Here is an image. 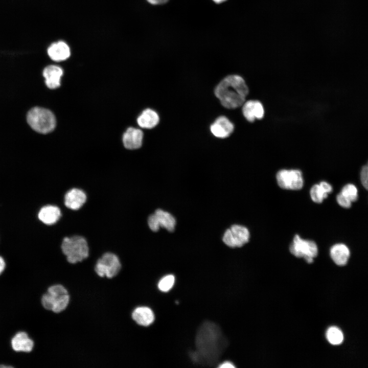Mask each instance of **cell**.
Masks as SVG:
<instances>
[{
    "instance_id": "obj_1",
    "label": "cell",
    "mask_w": 368,
    "mask_h": 368,
    "mask_svg": "<svg viewBox=\"0 0 368 368\" xmlns=\"http://www.w3.org/2000/svg\"><path fill=\"white\" fill-rule=\"evenodd\" d=\"M221 343V334L217 326L212 323H204L196 336L197 351L192 354L194 360L204 363H213L220 353Z\"/></svg>"
},
{
    "instance_id": "obj_2",
    "label": "cell",
    "mask_w": 368,
    "mask_h": 368,
    "mask_svg": "<svg viewBox=\"0 0 368 368\" xmlns=\"http://www.w3.org/2000/svg\"><path fill=\"white\" fill-rule=\"evenodd\" d=\"M214 93L222 106L227 109H235L242 106L245 102L248 88L241 76L231 75L218 83Z\"/></svg>"
},
{
    "instance_id": "obj_3",
    "label": "cell",
    "mask_w": 368,
    "mask_h": 368,
    "mask_svg": "<svg viewBox=\"0 0 368 368\" xmlns=\"http://www.w3.org/2000/svg\"><path fill=\"white\" fill-rule=\"evenodd\" d=\"M61 249L67 262L76 264L86 259L89 255V247L86 239L80 235L64 237Z\"/></svg>"
},
{
    "instance_id": "obj_4",
    "label": "cell",
    "mask_w": 368,
    "mask_h": 368,
    "mask_svg": "<svg viewBox=\"0 0 368 368\" xmlns=\"http://www.w3.org/2000/svg\"><path fill=\"white\" fill-rule=\"evenodd\" d=\"M42 307L55 313L64 311L70 302L67 289L62 284H56L49 286L41 297Z\"/></svg>"
},
{
    "instance_id": "obj_5",
    "label": "cell",
    "mask_w": 368,
    "mask_h": 368,
    "mask_svg": "<svg viewBox=\"0 0 368 368\" xmlns=\"http://www.w3.org/2000/svg\"><path fill=\"white\" fill-rule=\"evenodd\" d=\"M27 122L31 127L36 132L48 133L53 131L56 126V119L49 110L36 107L31 109L27 114Z\"/></svg>"
},
{
    "instance_id": "obj_6",
    "label": "cell",
    "mask_w": 368,
    "mask_h": 368,
    "mask_svg": "<svg viewBox=\"0 0 368 368\" xmlns=\"http://www.w3.org/2000/svg\"><path fill=\"white\" fill-rule=\"evenodd\" d=\"M122 267V263L118 255L107 251L97 259L94 270L100 277L112 279L119 273Z\"/></svg>"
},
{
    "instance_id": "obj_7",
    "label": "cell",
    "mask_w": 368,
    "mask_h": 368,
    "mask_svg": "<svg viewBox=\"0 0 368 368\" xmlns=\"http://www.w3.org/2000/svg\"><path fill=\"white\" fill-rule=\"evenodd\" d=\"M290 253L297 258H303L308 264L313 262L318 255V247L313 240L304 239L296 234L289 248Z\"/></svg>"
},
{
    "instance_id": "obj_8",
    "label": "cell",
    "mask_w": 368,
    "mask_h": 368,
    "mask_svg": "<svg viewBox=\"0 0 368 368\" xmlns=\"http://www.w3.org/2000/svg\"><path fill=\"white\" fill-rule=\"evenodd\" d=\"M278 185L282 189L298 191L304 186L302 172L298 169H281L275 175Z\"/></svg>"
},
{
    "instance_id": "obj_9",
    "label": "cell",
    "mask_w": 368,
    "mask_h": 368,
    "mask_svg": "<svg viewBox=\"0 0 368 368\" xmlns=\"http://www.w3.org/2000/svg\"><path fill=\"white\" fill-rule=\"evenodd\" d=\"M250 232L245 226L232 225L224 232L222 237L223 243L231 248L241 247L249 242Z\"/></svg>"
},
{
    "instance_id": "obj_10",
    "label": "cell",
    "mask_w": 368,
    "mask_h": 368,
    "mask_svg": "<svg viewBox=\"0 0 368 368\" xmlns=\"http://www.w3.org/2000/svg\"><path fill=\"white\" fill-rule=\"evenodd\" d=\"M147 223L149 228L153 232H157L160 227H163L172 232L175 229L176 221L171 213L158 209L149 216Z\"/></svg>"
},
{
    "instance_id": "obj_11",
    "label": "cell",
    "mask_w": 368,
    "mask_h": 368,
    "mask_svg": "<svg viewBox=\"0 0 368 368\" xmlns=\"http://www.w3.org/2000/svg\"><path fill=\"white\" fill-rule=\"evenodd\" d=\"M87 199V195L84 190L73 187L65 192L63 197V203L67 209L77 211L83 206Z\"/></svg>"
},
{
    "instance_id": "obj_12",
    "label": "cell",
    "mask_w": 368,
    "mask_h": 368,
    "mask_svg": "<svg viewBox=\"0 0 368 368\" xmlns=\"http://www.w3.org/2000/svg\"><path fill=\"white\" fill-rule=\"evenodd\" d=\"M62 216V211L59 206L53 204H46L38 210L37 218L44 225L50 226L56 224Z\"/></svg>"
},
{
    "instance_id": "obj_13",
    "label": "cell",
    "mask_w": 368,
    "mask_h": 368,
    "mask_svg": "<svg viewBox=\"0 0 368 368\" xmlns=\"http://www.w3.org/2000/svg\"><path fill=\"white\" fill-rule=\"evenodd\" d=\"M234 129L233 124L225 116L217 118L210 126L212 133L220 139L228 137L233 132Z\"/></svg>"
},
{
    "instance_id": "obj_14",
    "label": "cell",
    "mask_w": 368,
    "mask_h": 368,
    "mask_svg": "<svg viewBox=\"0 0 368 368\" xmlns=\"http://www.w3.org/2000/svg\"><path fill=\"white\" fill-rule=\"evenodd\" d=\"M131 317L138 326L147 327L154 320V314L152 310L146 306H137L131 312Z\"/></svg>"
},
{
    "instance_id": "obj_15",
    "label": "cell",
    "mask_w": 368,
    "mask_h": 368,
    "mask_svg": "<svg viewBox=\"0 0 368 368\" xmlns=\"http://www.w3.org/2000/svg\"><path fill=\"white\" fill-rule=\"evenodd\" d=\"M242 113L245 118L250 122L256 119H261L264 115V109L262 103L257 100H248L242 105Z\"/></svg>"
},
{
    "instance_id": "obj_16",
    "label": "cell",
    "mask_w": 368,
    "mask_h": 368,
    "mask_svg": "<svg viewBox=\"0 0 368 368\" xmlns=\"http://www.w3.org/2000/svg\"><path fill=\"white\" fill-rule=\"evenodd\" d=\"M143 139L142 131L133 127L128 128L123 136L124 146L128 150L139 149L142 145Z\"/></svg>"
},
{
    "instance_id": "obj_17",
    "label": "cell",
    "mask_w": 368,
    "mask_h": 368,
    "mask_svg": "<svg viewBox=\"0 0 368 368\" xmlns=\"http://www.w3.org/2000/svg\"><path fill=\"white\" fill-rule=\"evenodd\" d=\"M11 346L15 351L30 353L33 350L35 342L26 332L22 331L12 338Z\"/></svg>"
},
{
    "instance_id": "obj_18",
    "label": "cell",
    "mask_w": 368,
    "mask_h": 368,
    "mask_svg": "<svg viewBox=\"0 0 368 368\" xmlns=\"http://www.w3.org/2000/svg\"><path fill=\"white\" fill-rule=\"evenodd\" d=\"M47 86L50 89H55L60 85V79L63 75L62 69L57 65H51L43 71Z\"/></svg>"
},
{
    "instance_id": "obj_19",
    "label": "cell",
    "mask_w": 368,
    "mask_h": 368,
    "mask_svg": "<svg viewBox=\"0 0 368 368\" xmlns=\"http://www.w3.org/2000/svg\"><path fill=\"white\" fill-rule=\"evenodd\" d=\"M47 52L50 58L55 61L65 60L71 55L70 47L65 42L62 41H59L51 44L48 49Z\"/></svg>"
},
{
    "instance_id": "obj_20",
    "label": "cell",
    "mask_w": 368,
    "mask_h": 368,
    "mask_svg": "<svg viewBox=\"0 0 368 368\" xmlns=\"http://www.w3.org/2000/svg\"><path fill=\"white\" fill-rule=\"evenodd\" d=\"M332 191V187L329 183L322 181L319 183L312 186L309 193L312 201L316 203H321Z\"/></svg>"
},
{
    "instance_id": "obj_21",
    "label": "cell",
    "mask_w": 368,
    "mask_h": 368,
    "mask_svg": "<svg viewBox=\"0 0 368 368\" xmlns=\"http://www.w3.org/2000/svg\"><path fill=\"white\" fill-rule=\"evenodd\" d=\"M330 255L332 260L336 265L344 266L348 261L350 252L345 244L337 243L331 247Z\"/></svg>"
},
{
    "instance_id": "obj_22",
    "label": "cell",
    "mask_w": 368,
    "mask_h": 368,
    "mask_svg": "<svg viewBox=\"0 0 368 368\" xmlns=\"http://www.w3.org/2000/svg\"><path fill=\"white\" fill-rule=\"evenodd\" d=\"M159 117L153 109L147 108L144 110L137 119L138 125L142 128L151 129L159 123Z\"/></svg>"
},
{
    "instance_id": "obj_23",
    "label": "cell",
    "mask_w": 368,
    "mask_h": 368,
    "mask_svg": "<svg viewBox=\"0 0 368 368\" xmlns=\"http://www.w3.org/2000/svg\"><path fill=\"white\" fill-rule=\"evenodd\" d=\"M326 335L327 339L331 344L339 345L343 342V333L338 327L333 326L329 328Z\"/></svg>"
},
{
    "instance_id": "obj_24",
    "label": "cell",
    "mask_w": 368,
    "mask_h": 368,
    "mask_svg": "<svg viewBox=\"0 0 368 368\" xmlns=\"http://www.w3.org/2000/svg\"><path fill=\"white\" fill-rule=\"evenodd\" d=\"M340 193L352 202L357 200L358 191L355 186L353 184H347L342 189Z\"/></svg>"
},
{
    "instance_id": "obj_25",
    "label": "cell",
    "mask_w": 368,
    "mask_h": 368,
    "mask_svg": "<svg viewBox=\"0 0 368 368\" xmlns=\"http://www.w3.org/2000/svg\"><path fill=\"white\" fill-rule=\"evenodd\" d=\"M174 283L175 277L174 275L169 274L164 277L160 280L157 286L161 291L167 292L173 287Z\"/></svg>"
},
{
    "instance_id": "obj_26",
    "label": "cell",
    "mask_w": 368,
    "mask_h": 368,
    "mask_svg": "<svg viewBox=\"0 0 368 368\" xmlns=\"http://www.w3.org/2000/svg\"><path fill=\"white\" fill-rule=\"evenodd\" d=\"M360 179L363 186L368 190V167L366 164L362 166L360 170Z\"/></svg>"
},
{
    "instance_id": "obj_27",
    "label": "cell",
    "mask_w": 368,
    "mask_h": 368,
    "mask_svg": "<svg viewBox=\"0 0 368 368\" xmlns=\"http://www.w3.org/2000/svg\"><path fill=\"white\" fill-rule=\"evenodd\" d=\"M336 201L338 204L342 208L348 209L351 206L352 202L340 193L337 195Z\"/></svg>"
},
{
    "instance_id": "obj_28",
    "label": "cell",
    "mask_w": 368,
    "mask_h": 368,
    "mask_svg": "<svg viewBox=\"0 0 368 368\" xmlns=\"http://www.w3.org/2000/svg\"><path fill=\"white\" fill-rule=\"evenodd\" d=\"M169 1V0H147L149 3L154 5L164 4Z\"/></svg>"
},
{
    "instance_id": "obj_29",
    "label": "cell",
    "mask_w": 368,
    "mask_h": 368,
    "mask_svg": "<svg viewBox=\"0 0 368 368\" xmlns=\"http://www.w3.org/2000/svg\"><path fill=\"white\" fill-rule=\"evenodd\" d=\"M219 368H234V365L229 361H225L221 363L219 366Z\"/></svg>"
},
{
    "instance_id": "obj_30",
    "label": "cell",
    "mask_w": 368,
    "mask_h": 368,
    "mask_svg": "<svg viewBox=\"0 0 368 368\" xmlns=\"http://www.w3.org/2000/svg\"><path fill=\"white\" fill-rule=\"evenodd\" d=\"M6 267V263L4 259L0 256V274L4 271Z\"/></svg>"
},
{
    "instance_id": "obj_31",
    "label": "cell",
    "mask_w": 368,
    "mask_h": 368,
    "mask_svg": "<svg viewBox=\"0 0 368 368\" xmlns=\"http://www.w3.org/2000/svg\"><path fill=\"white\" fill-rule=\"evenodd\" d=\"M213 1L216 4H220L223 2H224L226 0H213Z\"/></svg>"
},
{
    "instance_id": "obj_32",
    "label": "cell",
    "mask_w": 368,
    "mask_h": 368,
    "mask_svg": "<svg viewBox=\"0 0 368 368\" xmlns=\"http://www.w3.org/2000/svg\"><path fill=\"white\" fill-rule=\"evenodd\" d=\"M11 366L0 365V367H11Z\"/></svg>"
},
{
    "instance_id": "obj_33",
    "label": "cell",
    "mask_w": 368,
    "mask_h": 368,
    "mask_svg": "<svg viewBox=\"0 0 368 368\" xmlns=\"http://www.w3.org/2000/svg\"><path fill=\"white\" fill-rule=\"evenodd\" d=\"M365 164H366V165L368 167V159L367 160L366 163Z\"/></svg>"
}]
</instances>
